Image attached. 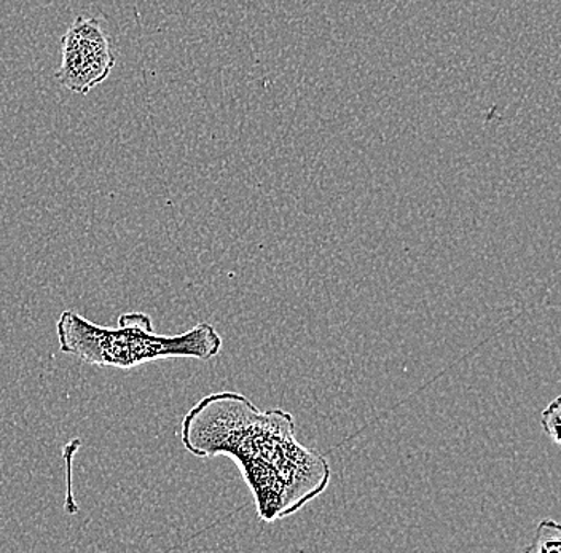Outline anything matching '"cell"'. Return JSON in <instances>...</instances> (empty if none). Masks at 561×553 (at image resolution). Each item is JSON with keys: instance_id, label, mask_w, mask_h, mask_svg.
Returning <instances> with one entry per match:
<instances>
[{"instance_id": "obj_1", "label": "cell", "mask_w": 561, "mask_h": 553, "mask_svg": "<svg viewBox=\"0 0 561 553\" xmlns=\"http://www.w3.org/2000/svg\"><path fill=\"white\" fill-rule=\"evenodd\" d=\"M181 440L193 457L230 458L263 521L294 516L331 483L329 461L296 439L293 413L262 412L233 391L206 395L193 405L182 419Z\"/></svg>"}, {"instance_id": "obj_2", "label": "cell", "mask_w": 561, "mask_h": 553, "mask_svg": "<svg viewBox=\"0 0 561 553\" xmlns=\"http://www.w3.org/2000/svg\"><path fill=\"white\" fill-rule=\"evenodd\" d=\"M56 335L66 355L90 366L121 370L167 359L210 360L224 346L219 332L208 322L182 334L161 335L153 331L152 318L142 311L122 314L117 327H105L66 310L56 321Z\"/></svg>"}, {"instance_id": "obj_3", "label": "cell", "mask_w": 561, "mask_h": 553, "mask_svg": "<svg viewBox=\"0 0 561 553\" xmlns=\"http://www.w3.org/2000/svg\"><path fill=\"white\" fill-rule=\"evenodd\" d=\"M117 56L100 21L77 16L61 38V65L56 82L73 94H88L115 68Z\"/></svg>"}, {"instance_id": "obj_4", "label": "cell", "mask_w": 561, "mask_h": 553, "mask_svg": "<svg viewBox=\"0 0 561 553\" xmlns=\"http://www.w3.org/2000/svg\"><path fill=\"white\" fill-rule=\"evenodd\" d=\"M526 552L560 553L561 552V528L557 521L543 520L536 528L533 545Z\"/></svg>"}, {"instance_id": "obj_5", "label": "cell", "mask_w": 561, "mask_h": 553, "mask_svg": "<svg viewBox=\"0 0 561 553\" xmlns=\"http://www.w3.org/2000/svg\"><path fill=\"white\" fill-rule=\"evenodd\" d=\"M560 404L561 399L556 398L550 402L549 407L542 412L541 425L543 433L559 446L560 443Z\"/></svg>"}]
</instances>
